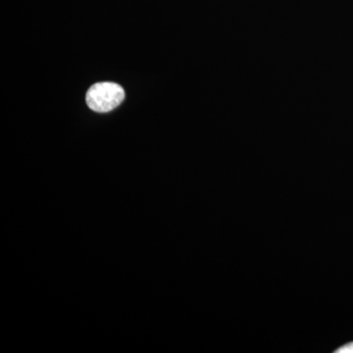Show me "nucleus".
Wrapping results in <instances>:
<instances>
[{
	"instance_id": "nucleus-1",
	"label": "nucleus",
	"mask_w": 353,
	"mask_h": 353,
	"mask_svg": "<svg viewBox=\"0 0 353 353\" xmlns=\"http://www.w3.org/2000/svg\"><path fill=\"white\" fill-rule=\"evenodd\" d=\"M125 92L121 85L115 83H95L88 90L87 104L95 112L105 113L113 110L122 103Z\"/></svg>"
},
{
	"instance_id": "nucleus-2",
	"label": "nucleus",
	"mask_w": 353,
	"mask_h": 353,
	"mask_svg": "<svg viewBox=\"0 0 353 353\" xmlns=\"http://www.w3.org/2000/svg\"><path fill=\"white\" fill-rule=\"evenodd\" d=\"M336 353H353V341L336 350Z\"/></svg>"
}]
</instances>
